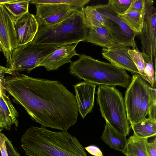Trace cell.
I'll return each instance as SVG.
<instances>
[{
    "mask_svg": "<svg viewBox=\"0 0 156 156\" xmlns=\"http://www.w3.org/2000/svg\"><path fill=\"white\" fill-rule=\"evenodd\" d=\"M15 20L4 5H0V50L9 66L11 64L12 53L19 46L15 27Z\"/></svg>",
    "mask_w": 156,
    "mask_h": 156,
    "instance_id": "obj_10",
    "label": "cell"
},
{
    "mask_svg": "<svg viewBox=\"0 0 156 156\" xmlns=\"http://www.w3.org/2000/svg\"><path fill=\"white\" fill-rule=\"evenodd\" d=\"M21 143L28 156H87L79 141L67 130L55 132L32 126L22 136Z\"/></svg>",
    "mask_w": 156,
    "mask_h": 156,
    "instance_id": "obj_2",
    "label": "cell"
},
{
    "mask_svg": "<svg viewBox=\"0 0 156 156\" xmlns=\"http://www.w3.org/2000/svg\"><path fill=\"white\" fill-rule=\"evenodd\" d=\"M83 12L86 23L88 28L105 25L103 16L94 6H87L83 8Z\"/></svg>",
    "mask_w": 156,
    "mask_h": 156,
    "instance_id": "obj_22",
    "label": "cell"
},
{
    "mask_svg": "<svg viewBox=\"0 0 156 156\" xmlns=\"http://www.w3.org/2000/svg\"><path fill=\"white\" fill-rule=\"evenodd\" d=\"M128 53L138 70V74L145 80L146 77L144 71L145 61L141 53L138 50L137 47L134 49H129Z\"/></svg>",
    "mask_w": 156,
    "mask_h": 156,
    "instance_id": "obj_25",
    "label": "cell"
},
{
    "mask_svg": "<svg viewBox=\"0 0 156 156\" xmlns=\"http://www.w3.org/2000/svg\"><path fill=\"white\" fill-rule=\"evenodd\" d=\"M117 42L107 48H103V57L111 64L119 68L132 73H138V70L128 53L130 49Z\"/></svg>",
    "mask_w": 156,
    "mask_h": 156,
    "instance_id": "obj_12",
    "label": "cell"
},
{
    "mask_svg": "<svg viewBox=\"0 0 156 156\" xmlns=\"http://www.w3.org/2000/svg\"><path fill=\"white\" fill-rule=\"evenodd\" d=\"M9 73L3 79L5 90L41 127L67 130L77 122L75 96L60 82Z\"/></svg>",
    "mask_w": 156,
    "mask_h": 156,
    "instance_id": "obj_1",
    "label": "cell"
},
{
    "mask_svg": "<svg viewBox=\"0 0 156 156\" xmlns=\"http://www.w3.org/2000/svg\"><path fill=\"white\" fill-rule=\"evenodd\" d=\"M84 149L90 154L94 156H103L101 150L97 147L91 145L84 147Z\"/></svg>",
    "mask_w": 156,
    "mask_h": 156,
    "instance_id": "obj_32",
    "label": "cell"
},
{
    "mask_svg": "<svg viewBox=\"0 0 156 156\" xmlns=\"http://www.w3.org/2000/svg\"><path fill=\"white\" fill-rule=\"evenodd\" d=\"M4 89H5L4 87H3V88L0 87V97L1 96V95H2V90Z\"/></svg>",
    "mask_w": 156,
    "mask_h": 156,
    "instance_id": "obj_36",
    "label": "cell"
},
{
    "mask_svg": "<svg viewBox=\"0 0 156 156\" xmlns=\"http://www.w3.org/2000/svg\"><path fill=\"white\" fill-rule=\"evenodd\" d=\"M144 7V0H133L126 12L131 11H143Z\"/></svg>",
    "mask_w": 156,
    "mask_h": 156,
    "instance_id": "obj_29",
    "label": "cell"
},
{
    "mask_svg": "<svg viewBox=\"0 0 156 156\" xmlns=\"http://www.w3.org/2000/svg\"><path fill=\"white\" fill-rule=\"evenodd\" d=\"M130 124L133 134L138 137L148 138L156 136V121L146 118L140 122Z\"/></svg>",
    "mask_w": 156,
    "mask_h": 156,
    "instance_id": "obj_20",
    "label": "cell"
},
{
    "mask_svg": "<svg viewBox=\"0 0 156 156\" xmlns=\"http://www.w3.org/2000/svg\"><path fill=\"white\" fill-rule=\"evenodd\" d=\"M88 28L86 41L87 42L107 48L118 42L105 25Z\"/></svg>",
    "mask_w": 156,
    "mask_h": 156,
    "instance_id": "obj_16",
    "label": "cell"
},
{
    "mask_svg": "<svg viewBox=\"0 0 156 156\" xmlns=\"http://www.w3.org/2000/svg\"><path fill=\"white\" fill-rule=\"evenodd\" d=\"M83 8L77 9L59 23L39 27L31 42L60 46L86 41L89 28L85 20Z\"/></svg>",
    "mask_w": 156,
    "mask_h": 156,
    "instance_id": "obj_4",
    "label": "cell"
},
{
    "mask_svg": "<svg viewBox=\"0 0 156 156\" xmlns=\"http://www.w3.org/2000/svg\"><path fill=\"white\" fill-rule=\"evenodd\" d=\"M97 101L106 124L120 134L129 135L130 127L127 119L124 98L115 87L99 85Z\"/></svg>",
    "mask_w": 156,
    "mask_h": 156,
    "instance_id": "obj_5",
    "label": "cell"
},
{
    "mask_svg": "<svg viewBox=\"0 0 156 156\" xmlns=\"http://www.w3.org/2000/svg\"><path fill=\"white\" fill-rule=\"evenodd\" d=\"M5 144L8 156H21L13 147L12 142L6 137H5Z\"/></svg>",
    "mask_w": 156,
    "mask_h": 156,
    "instance_id": "obj_30",
    "label": "cell"
},
{
    "mask_svg": "<svg viewBox=\"0 0 156 156\" xmlns=\"http://www.w3.org/2000/svg\"><path fill=\"white\" fill-rule=\"evenodd\" d=\"M74 86L78 112L83 119L94 107L96 85L84 81Z\"/></svg>",
    "mask_w": 156,
    "mask_h": 156,
    "instance_id": "obj_14",
    "label": "cell"
},
{
    "mask_svg": "<svg viewBox=\"0 0 156 156\" xmlns=\"http://www.w3.org/2000/svg\"><path fill=\"white\" fill-rule=\"evenodd\" d=\"M148 138L140 137L134 134L127 140L123 153L126 156H148L146 144Z\"/></svg>",
    "mask_w": 156,
    "mask_h": 156,
    "instance_id": "obj_19",
    "label": "cell"
},
{
    "mask_svg": "<svg viewBox=\"0 0 156 156\" xmlns=\"http://www.w3.org/2000/svg\"><path fill=\"white\" fill-rule=\"evenodd\" d=\"M15 27L20 46L32 42L39 26L34 15L28 12L16 21Z\"/></svg>",
    "mask_w": 156,
    "mask_h": 156,
    "instance_id": "obj_15",
    "label": "cell"
},
{
    "mask_svg": "<svg viewBox=\"0 0 156 156\" xmlns=\"http://www.w3.org/2000/svg\"><path fill=\"white\" fill-rule=\"evenodd\" d=\"M35 5L36 13L34 16L39 27L52 25L59 23L77 9L62 4H41Z\"/></svg>",
    "mask_w": 156,
    "mask_h": 156,
    "instance_id": "obj_11",
    "label": "cell"
},
{
    "mask_svg": "<svg viewBox=\"0 0 156 156\" xmlns=\"http://www.w3.org/2000/svg\"><path fill=\"white\" fill-rule=\"evenodd\" d=\"M149 85L137 73H134L125 93L124 101L130 124L140 122L148 113Z\"/></svg>",
    "mask_w": 156,
    "mask_h": 156,
    "instance_id": "obj_6",
    "label": "cell"
},
{
    "mask_svg": "<svg viewBox=\"0 0 156 156\" xmlns=\"http://www.w3.org/2000/svg\"><path fill=\"white\" fill-rule=\"evenodd\" d=\"M77 60L72 62L69 68L72 75L95 85L120 86L127 88L132 77L125 70L111 63L95 59L82 54Z\"/></svg>",
    "mask_w": 156,
    "mask_h": 156,
    "instance_id": "obj_3",
    "label": "cell"
},
{
    "mask_svg": "<svg viewBox=\"0 0 156 156\" xmlns=\"http://www.w3.org/2000/svg\"><path fill=\"white\" fill-rule=\"evenodd\" d=\"M149 101L148 104V118L156 121V91L154 87L149 86Z\"/></svg>",
    "mask_w": 156,
    "mask_h": 156,
    "instance_id": "obj_26",
    "label": "cell"
},
{
    "mask_svg": "<svg viewBox=\"0 0 156 156\" xmlns=\"http://www.w3.org/2000/svg\"><path fill=\"white\" fill-rule=\"evenodd\" d=\"M147 151L148 156H156V138L152 142L147 141L146 144Z\"/></svg>",
    "mask_w": 156,
    "mask_h": 156,
    "instance_id": "obj_31",
    "label": "cell"
},
{
    "mask_svg": "<svg viewBox=\"0 0 156 156\" xmlns=\"http://www.w3.org/2000/svg\"><path fill=\"white\" fill-rule=\"evenodd\" d=\"M6 137L3 133H0V152L2 156H8L5 144Z\"/></svg>",
    "mask_w": 156,
    "mask_h": 156,
    "instance_id": "obj_33",
    "label": "cell"
},
{
    "mask_svg": "<svg viewBox=\"0 0 156 156\" xmlns=\"http://www.w3.org/2000/svg\"><path fill=\"white\" fill-rule=\"evenodd\" d=\"M133 0H109L110 5L119 15L125 13L128 9Z\"/></svg>",
    "mask_w": 156,
    "mask_h": 156,
    "instance_id": "obj_27",
    "label": "cell"
},
{
    "mask_svg": "<svg viewBox=\"0 0 156 156\" xmlns=\"http://www.w3.org/2000/svg\"><path fill=\"white\" fill-rule=\"evenodd\" d=\"M143 26L137 35L141 43L142 54L145 62L151 59L156 64V9L153 0H144Z\"/></svg>",
    "mask_w": 156,
    "mask_h": 156,
    "instance_id": "obj_8",
    "label": "cell"
},
{
    "mask_svg": "<svg viewBox=\"0 0 156 156\" xmlns=\"http://www.w3.org/2000/svg\"><path fill=\"white\" fill-rule=\"evenodd\" d=\"M16 0H0V5H4L7 3L13 2L16 1Z\"/></svg>",
    "mask_w": 156,
    "mask_h": 156,
    "instance_id": "obj_35",
    "label": "cell"
},
{
    "mask_svg": "<svg viewBox=\"0 0 156 156\" xmlns=\"http://www.w3.org/2000/svg\"><path fill=\"white\" fill-rule=\"evenodd\" d=\"M30 0H16L14 2L4 5L6 9L16 21L28 12Z\"/></svg>",
    "mask_w": 156,
    "mask_h": 156,
    "instance_id": "obj_23",
    "label": "cell"
},
{
    "mask_svg": "<svg viewBox=\"0 0 156 156\" xmlns=\"http://www.w3.org/2000/svg\"><path fill=\"white\" fill-rule=\"evenodd\" d=\"M90 1V0H32L30 2L35 5L41 4L65 5L79 9L84 7Z\"/></svg>",
    "mask_w": 156,
    "mask_h": 156,
    "instance_id": "obj_24",
    "label": "cell"
},
{
    "mask_svg": "<svg viewBox=\"0 0 156 156\" xmlns=\"http://www.w3.org/2000/svg\"><path fill=\"white\" fill-rule=\"evenodd\" d=\"M104 17L105 25L109 30L117 42L133 49L137 46L135 40L136 33L118 16L119 14L108 3L94 5Z\"/></svg>",
    "mask_w": 156,
    "mask_h": 156,
    "instance_id": "obj_9",
    "label": "cell"
},
{
    "mask_svg": "<svg viewBox=\"0 0 156 156\" xmlns=\"http://www.w3.org/2000/svg\"><path fill=\"white\" fill-rule=\"evenodd\" d=\"M6 126L5 122L3 120L0 110V133L3 128L5 129Z\"/></svg>",
    "mask_w": 156,
    "mask_h": 156,
    "instance_id": "obj_34",
    "label": "cell"
},
{
    "mask_svg": "<svg viewBox=\"0 0 156 156\" xmlns=\"http://www.w3.org/2000/svg\"><path fill=\"white\" fill-rule=\"evenodd\" d=\"M5 90H2L0 97V110L5 123V129L9 131L12 125L18 126V118L19 114L5 93Z\"/></svg>",
    "mask_w": 156,
    "mask_h": 156,
    "instance_id": "obj_17",
    "label": "cell"
},
{
    "mask_svg": "<svg viewBox=\"0 0 156 156\" xmlns=\"http://www.w3.org/2000/svg\"><path fill=\"white\" fill-rule=\"evenodd\" d=\"M144 73L146 75L145 81L149 82L152 87L156 85L155 71L154 68L153 60L151 59L148 62H145Z\"/></svg>",
    "mask_w": 156,
    "mask_h": 156,
    "instance_id": "obj_28",
    "label": "cell"
},
{
    "mask_svg": "<svg viewBox=\"0 0 156 156\" xmlns=\"http://www.w3.org/2000/svg\"><path fill=\"white\" fill-rule=\"evenodd\" d=\"M126 137L106 124L101 138L110 147L123 153L127 140Z\"/></svg>",
    "mask_w": 156,
    "mask_h": 156,
    "instance_id": "obj_18",
    "label": "cell"
},
{
    "mask_svg": "<svg viewBox=\"0 0 156 156\" xmlns=\"http://www.w3.org/2000/svg\"><path fill=\"white\" fill-rule=\"evenodd\" d=\"M59 46L34 44L31 42L20 45L13 51L11 64L8 68L14 71L30 72Z\"/></svg>",
    "mask_w": 156,
    "mask_h": 156,
    "instance_id": "obj_7",
    "label": "cell"
},
{
    "mask_svg": "<svg viewBox=\"0 0 156 156\" xmlns=\"http://www.w3.org/2000/svg\"><path fill=\"white\" fill-rule=\"evenodd\" d=\"M144 10L142 11H131L118 15L136 35L140 33L143 27Z\"/></svg>",
    "mask_w": 156,
    "mask_h": 156,
    "instance_id": "obj_21",
    "label": "cell"
},
{
    "mask_svg": "<svg viewBox=\"0 0 156 156\" xmlns=\"http://www.w3.org/2000/svg\"><path fill=\"white\" fill-rule=\"evenodd\" d=\"M77 44L65 45L58 47L47 55L38 67L43 66L47 71H51L58 69L66 63H71L72 57L80 55L76 52L75 49Z\"/></svg>",
    "mask_w": 156,
    "mask_h": 156,
    "instance_id": "obj_13",
    "label": "cell"
}]
</instances>
